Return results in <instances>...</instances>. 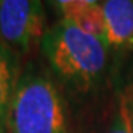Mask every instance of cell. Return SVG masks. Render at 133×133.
Instances as JSON below:
<instances>
[{"instance_id": "cell-2", "label": "cell", "mask_w": 133, "mask_h": 133, "mask_svg": "<svg viewBox=\"0 0 133 133\" xmlns=\"http://www.w3.org/2000/svg\"><path fill=\"white\" fill-rule=\"evenodd\" d=\"M6 133H68L66 108L56 83L34 61L22 70L12 96Z\"/></svg>"}, {"instance_id": "cell-1", "label": "cell", "mask_w": 133, "mask_h": 133, "mask_svg": "<svg viewBox=\"0 0 133 133\" xmlns=\"http://www.w3.org/2000/svg\"><path fill=\"white\" fill-rule=\"evenodd\" d=\"M40 52L58 80L77 92H89L104 77L109 46L70 19H58L40 43Z\"/></svg>"}, {"instance_id": "cell-7", "label": "cell", "mask_w": 133, "mask_h": 133, "mask_svg": "<svg viewBox=\"0 0 133 133\" xmlns=\"http://www.w3.org/2000/svg\"><path fill=\"white\" fill-rule=\"evenodd\" d=\"M59 19H77L80 15L95 6L102 5L104 0H46Z\"/></svg>"}, {"instance_id": "cell-4", "label": "cell", "mask_w": 133, "mask_h": 133, "mask_svg": "<svg viewBox=\"0 0 133 133\" xmlns=\"http://www.w3.org/2000/svg\"><path fill=\"white\" fill-rule=\"evenodd\" d=\"M101 6L109 49H133V0H104Z\"/></svg>"}, {"instance_id": "cell-9", "label": "cell", "mask_w": 133, "mask_h": 133, "mask_svg": "<svg viewBox=\"0 0 133 133\" xmlns=\"http://www.w3.org/2000/svg\"><path fill=\"white\" fill-rule=\"evenodd\" d=\"M132 118H133V96H132Z\"/></svg>"}, {"instance_id": "cell-6", "label": "cell", "mask_w": 133, "mask_h": 133, "mask_svg": "<svg viewBox=\"0 0 133 133\" xmlns=\"http://www.w3.org/2000/svg\"><path fill=\"white\" fill-rule=\"evenodd\" d=\"M105 133H133L132 98L127 92H120L114 105V111Z\"/></svg>"}, {"instance_id": "cell-8", "label": "cell", "mask_w": 133, "mask_h": 133, "mask_svg": "<svg viewBox=\"0 0 133 133\" xmlns=\"http://www.w3.org/2000/svg\"><path fill=\"white\" fill-rule=\"evenodd\" d=\"M0 133H6V127L3 126V123L0 121Z\"/></svg>"}, {"instance_id": "cell-5", "label": "cell", "mask_w": 133, "mask_h": 133, "mask_svg": "<svg viewBox=\"0 0 133 133\" xmlns=\"http://www.w3.org/2000/svg\"><path fill=\"white\" fill-rule=\"evenodd\" d=\"M21 55L0 38V121L6 127V117L21 74Z\"/></svg>"}, {"instance_id": "cell-3", "label": "cell", "mask_w": 133, "mask_h": 133, "mask_svg": "<svg viewBox=\"0 0 133 133\" xmlns=\"http://www.w3.org/2000/svg\"><path fill=\"white\" fill-rule=\"evenodd\" d=\"M48 30L42 0H0V38L19 55L40 49Z\"/></svg>"}]
</instances>
